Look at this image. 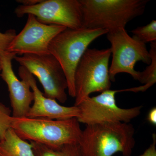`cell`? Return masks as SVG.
<instances>
[{"instance_id":"cell-1","label":"cell","mask_w":156,"mask_h":156,"mask_svg":"<svg viewBox=\"0 0 156 156\" xmlns=\"http://www.w3.org/2000/svg\"><path fill=\"white\" fill-rule=\"evenodd\" d=\"M135 129L130 123L87 125L79 143L81 156H130L135 145Z\"/></svg>"},{"instance_id":"cell-2","label":"cell","mask_w":156,"mask_h":156,"mask_svg":"<svg viewBox=\"0 0 156 156\" xmlns=\"http://www.w3.org/2000/svg\"><path fill=\"white\" fill-rule=\"evenodd\" d=\"M83 27L109 32L125 28L144 13L148 0H79Z\"/></svg>"},{"instance_id":"cell-3","label":"cell","mask_w":156,"mask_h":156,"mask_svg":"<svg viewBox=\"0 0 156 156\" xmlns=\"http://www.w3.org/2000/svg\"><path fill=\"white\" fill-rule=\"evenodd\" d=\"M11 128L24 140L52 147L80 143L83 132L75 118L59 120L13 117Z\"/></svg>"},{"instance_id":"cell-4","label":"cell","mask_w":156,"mask_h":156,"mask_svg":"<svg viewBox=\"0 0 156 156\" xmlns=\"http://www.w3.org/2000/svg\"><path fill=\"white\" fill-rule=\"evenodd\" d=\"M108 33L102 29L66 28L50 42L49 53L57 59L63 69L69 96L75 97V74L82 56L92 42Z\"/></svg>"},{"instance_id":"cell-5","label":"cell","mask_w":156,"mask_h":156,"mask_svg":"<svg viewBox=\"0 0 156 156\" xmlns=\"http://www.w3.org/2000/svg\"><path fill=\"white\" fill-rule=\"evenodd\" d=\"M110 48L87 49L76 69L74 77L75 101L77 106L85 98L94 92L110 89L109 76Z\"/></svg>"},{"instance_id":"cell-6","label":"cell","mask_w":156,"mask_h":156,"mask_svg":"<svg viewBox=\"0 0 156 156\" xmlns=\"http://www.w3.org/2000/svg\"><path fill=\"white\" fill-rule=\"evenodd\" d=\"M106 34L111 44L112 60L109 70L111 80L115 82L117 74L126 73L138 81L140 72L134 69L136 62L141 61L149 65L151 61L146 44L130 37L124 28Z\"/></svg>"},{"instance_id":"cell-7","label":"cell","mask_w":156,"mask_h":156,"mask_svg":"<svg viewBox=\"0 0 156 156\" xmlns=\"http://www.w3.org/2000/svg\"><path fill=\"white\" fill-rule=\"evenodd\" d=\"M118 90H106L97 96L85 98L77 107L80 123L87 125L105 123H130L141 114L142 106L123 108L117 105Z\"/></svg>"},{"instance_id":"cell-8","label":"cell","mask_w":156,"mask_h":156,"mask_svg":"<svg viewBox=\"0 0 156 156\" xmlns=\"http://www.w3.org/2000/svg\"><path fill=\"white\" fill-rule=\"evenodd\" d=\"M14 59L38 79L46 97L65 103L67 80L61 65L53 55L26 54L15 56Z\"/></svg>"},{"instance_id":"cell-9","label":"cell","mask_w":156,"mask_h":156,"mask_svg":"<svg viewBox=\"0 0 156 156\" xmlns=\"http://www.w3.org/2000/svg\"><path fill=\"white\" fill-rule=\"evenodd\" d=\"M14 13L18 17L32 14L39 22L47 25L62 26L72 29L83 27L79 0H42L34 5L18 6Z\"/></svg>"},{"instance_id":"cell-10","label":"cell","mask_w":156,"mask_h":156,"mask_svg":"<svg viewBox=\"0 0 156 156\" xmlns=\"http://www.w3.org/2000/svg\"><path fill=\"white\" fill-rule=\"evenodd\" d=\"M67 28L56 25H47L39 22L36 17L28 14L22 30L12 40L7 52L23 55L50 54L49 46L56 35Z\"/></svg>"},{"instance_id":"cell-11","label":"cell","mask_w":156,"mask_h":156,"mask_svg":"<svg viewBox=\"0 0 156 156\" xmlns=\"http://www.w3.org/2000/svg\"><path fill=\"white\" fill-rule=\"evenodd\" d=\"M16 54L5 52L0 53L2 65L0 76L5 82L9 92L12 117L26 118L34 101L33 92L26 81L20 80L14 73L12 67V60Z\"/></svg>"},{"instance_id":"cell-12","label":"cell","mask_w":156,"mask_h":156,"mask_svg":"<svg viewBox=\"0 0 156 156\" xmlns=\"http://www.w3.org/2000/svg\"><path fill=\"white\" fill-rule=\"evenodd\" d=\"M18 75L21 80L28 83L34 94L33 104L26 117L60 120L79 117L80 111L77 106H63L56 100L46 97L38 87L34 76L25 68L20 66Z\"/></svg>"},{"instance_id":"cell-13","label":"cell","mask_w":156,"mask_h":156,"mask_svg":"<svg viewBox=\"0 0 156 156\" xmlns=\"http://www.w3.org/2000/svg\"><path fill=\"white\" fill-rule=\"evenodd\" d=\"M0 156H36L31 143L20 137L11 128L0 140Z\"/></svg>"},{"instance_id":"cell-14","label":"cell","mask_w":156,"mask_h":156,"mask_svg":"<svg viewBox=\"0 0 156 156\" xmlns=\"http://www.w3.org/2000/svg\"><path fill=\"white\" fill-rule=\"evenodd\" d=\"M150 53L151 61L150 64L142 72H140L139 80L143 86L118 90V92H131L137 93L144 92L156 83V41L151 43Z\"/></svg>"},{"instance_id":"cell-15","label":"cell","mask_w":156,"mask_h":156,"mask_svg":"<svg viewBox=\"0 0 156 156\" xmlns=\"http://www.w3.org/2000/svg\"><path fill=\"white\" fill-rule=\"evenodd\" d=\"M36 156H81L79 144H65L57 147H49L30 141Z\"/></svg>"},{"instance_id":"cell-16","label":"cell","mask_w":156,"mask_h":156,"mask_svg":"<svg viewBox=\"0 0 156 156\" xmlns=\"http://www.w3.org/2000/svg\"><path fill=\"white\" fill-rule=\"evenodd\" d=\"M133 37L140 41L146 44L156 41V21L152 20L148 24L139 27L131 31Z\"/></svg>"},{"instance_id":"cell-17","label":"cell","mask_w":156,"mask_h":156,"mask_svg":"<svg viewBox=\"0 0 156 156\" xmlns=\"http://www.w3.org/2000/svg\"><path fill=\"white\" fill-rule=\"evenodd\" d=\"M11 113L10 108L0 102V140L3 139L6 132L11 128L13 119Z\"/></svg>"},{"instance_id":"cell-18","label":"cell","mask_w":156,"mask_h":156,"mask_svg":"<svg viewBox=\"0 0 156 156\" xmlns=\"http://www.w3.org/2000/svg\"><path fill=\"white\" fill-rule=\"evenodd\" d=\"M16 30L10 29L5 33L0 32V53L6 52L14 37L16 36Z\"/></svg>"},{"instance_id":"cell-19","label":"cell","mask_w":156,"mask_h":156,"mask_svg":"<svg viewBox=\"0 0 156 156\" xmlns=\"http://www.w3.org/2000/svg\"><path fill=\"white\" fill-rule=\"evenodd\" d=\"M152 143L144 152L138 156H156V134H152Z\"/></svg>"},{"instance_id":"cell-20","label":"cell","mask_w":156,"mask_h":156,"mask_svg":"<svg viewBox=\"0 0 156 156\" xmlns=\"http://www.w3.org/2000/svg\"><path fill=\"white\" fill-rule=\"evenodd\" d=\"M148 122L154 126H156V108L154 107L149 112L147 118Z\"/></svg>"},{"instance_id":"cell-21","label":"cell","mask_w":156,"mask_h":156,"mask_svg":"<svg viewBox=\"0 0 156 156\" xmlns=\"http://www.w3.org/2000/svg\"><path fill=\"white\" fill-rule=\"evenodd\" d=\"M42 1V0H17L16 2L21 4L20 5L30 6L37 5Z\"/></svg>"},{"instance_id":"cell-22","label":"cell","mask_w":156,"mask_h":156,"mask_svg":"<svg viewBox=\"0 0 156 156\" xmlns=\"http://www.w3.org/2000/svg\"><path fill=\"white\" fill-rule=\"evenodd\" d=\"M1 70H2V65H1V59H0V72L1 71Z\"/></svg>"}]
</instances>
